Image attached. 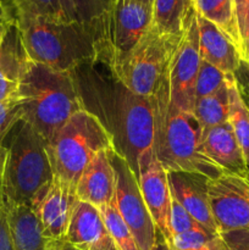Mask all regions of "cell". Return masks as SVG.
<instances>
[{
  "instance_id": "obj_1",
  "label": "cell",
  "mask_w": 249,
  "mask_h": 250,
  "mask_svg": "<svg viewBox=\"0 0 249 250\" xmlns=\"http://www.w3.org/2000/svg\"><path fill=\"white\" fill-rule=\"evenodd\" d=\"M106 66V65H105ZM85 77L75 75L81 95H88L99 117L114 141V151L124 158L134 173L138 159L153 149L154 115L151 99L127 89L107 68L106 78L93 70ZM137 176V175H136Z\"/></svg>"
},
{
  "instance_id": "obj_2",
  "label": "cell",
  "mask_w": 249,
  "mask_h": 250,
  "mask_svg": "<svg viewBox=\"0 0 249 250\" xmlns=\"http://www.w3.org/2000/svg\"><path fill=\"white\" fill-rule=\"evenodd\" d=\"M154 115L153 150L166 172H192L212 180L224 175L200 148L203 128L190 112L170 102L167 77L150 97Z\"/></svg>"
},
{
  "instance_id": "obj_3",
  "label": "cell",
  "mask_w": 249,
  "mask_h": 250,
  "mask_svg": "<svg viewBox=\"0 0 249 250\" xmlns=\"http://www.w3.org/2000/svg\"><path fill=\"white\" fill-rule=\"evenodd\" d=\"M15 17L29 61L62 72H75L98 61L97 28L93 24L27 15Z\"/></svg>"
},
{
  "instance_id": "obj_4",
  "label": "cell",
  "mask_w": 249,
  "mask_h": 250,
  "mask_svg": "<svg viewBox=\"0 0 249 250\" xmlns=\"http://www.w3.org/2000/svg\"><path fill=\"white\" fill-rule=\"evenodd\" d=\"M17 99L22 120L46 143L73 114L84 109L73 72L56 71L29 60L20 81Z\"/></svg>"
},
{
  "instance_id": "obj_5",
  "label": "cell",
  "mask_w": 249,
  "mask_h": 250,
  "mask_svg": "<svg viewBox=\"0 0 249 250\" xmlns=\"http://www.w3.org/2000/svg\"><path fill=\"white\" fill-rule=\"evenodd\" d=\"M46 141L23 120H20L5 139L2 188L7 199L32 210L48 193L54 172Z\"/></svg>"
},
{
  "instance_id": "obj_6",
  "label": "cell",
  "mask_w": 249,
  "mask_h": 250,
  "mask_svg": "<svg viewBox=\"0 0 249 250\" xmlns=\"http://www.w3.org/2000/svg\"><path fill=\"white\" fill-rule=\"evenodd\" d=\"M110 149L114 150L111 134L87 109L73 114L46 144L54 178L75 188L93 158Z\"/></svg>"
},
{
  "instance_id": "obj_7",
  "label": "cell",
  "mask_w": 249,
  "mask_h": 250,
  "mask_svg": "<svg viewBox=\"0 0 249 250\" xmlns=\"http://www.w3.org/2000/svg\"><path fill=\"white\" fill-rule=\"evenodd\" d=\"M182 36L163 34L151 24L132 50L106 66L127 89L150 98L167 77Z\"/></svg>"
},
{
  "instance_id": "obj_8",
  "label": "cell",
  "mask_w": 249,
  "mask_h": 250,
  "mask_svg": "<svg viewBox=\"0 0 249 250\" xmlns=\"http://www.w3.org/2000/svg\"><path fill=\"white\" fill-rule=\"evenodd\" d=\"M153 22L151 6L138 0H110L97 22L98 61L111 65L136 46Z\"/></svg>"
},
{
  "instance_id": "obj_9",
  "label": "cell",
  "mask_w": 249,
  "mask_h": 250,
  "mask_svg": "<svg viewBox=\"0 0 249 250\" xmlns=\"http://www.w3.org/2000/svg\"><path fill=\"white\" fill-rule=\"evenodd\" d=\"M109 158L115 172L114 205L131 229L139 249L150 250L155 243L156 226L144 203L136 173L112 149L109 150Z\"/></svg>"
},
{
  "instance_id": "obj_10",
  "label": "cell",
  "mask_w": 249,
  "mask_h": 250,
  "mask_svg": "<svg viewBox=\"0 0 249 250\" xmlns=\"http://www.w3.org/2000/svg\"><path fill=\"white\" fill-rule=\"evenodd\" d=\"M208 198L219 234L249 229V178L224 173L209 180Z\"/></svg>"
},
{
  "instance_id": "obj_11",
  "label": "cell",
  "mask_w": 249,
  "mask_h": 250,
  "mask_svg": "<svg viewBox=\"0 0 249 250\" xmlns=\"http://www.w3.org/2000/svg\"><path fill=\"white\" fill-rule=\"evenodd\" d=\"M197 14L183 32L167 73L170 102L177 109L193 114L195 105V81L200 65Z\"/></svg>"
},
{
  "instance_id": "obj_12",
  "label": "cell",
  "mask_w": 249,
  "mask_h": 250,
  "mask_svg": "<svg viewBox=\"0 0 249 250\" xmlns=\"http://www.w3.org/2000/svg\"><path fill=\"white\" fill-rule=\"evenodd\" d=\"M136 175L151 219L156 229L168 242L171 239L170 216L172 197L167 172L159 163L153 149L139 156Z\"/></svg>"
},
{
  "instance_id": "obj_13",
  "label": "cell",
  "mask_w": 249,
  "mask_h": 250,
  "mask_svg": "<svg viewBox=\"0 0 249 250\" xmlns=\"http://www.w3.org/2000/svg\"><path fill=\"white\" fill-rule=\"evenodd\" d=\"M77 203L76 188L54 178L48 193L33 209L48 238L63 242Z\"/></svg>"
},
{
  "instance_id": "obj_14",
  "label": "cell",
  "mask_w": 249,
  "mask_h": 250,
  "mask_svg": "<svg viewBox=\"0 0 249 250\" xmlns=\"http://www.w3.org/2000/svg\"><path fill=\"white\" fill-rule=\"evenodd\" d=\"M172 197L204 229L220 236L208 198L209 178L192 172H167Z\"/></svg>"
},
{
  "instance_id": "obj_15",
  "label": "cell",
  "mask_w": 249,
  "mask_h": 250,
  "mask_svg": "<svg viewBox=\"0 0 249 250\" xmlns=\"http://www.w3.org/2000/svg\"><path fill=\"white\" fill-rule=\"evenodd\" d=\"M63 242L76 250H119L99 210L81 200L76 205Z\"/></svg>"
},
{
  "instance_id": "obj_16",
  "label": "cell",
  "mask_w": 249,
  "mask_h": 250,
  "mask_svg": "<svg viewBox=\"0 0 249 250\" xmlns=\"http://www.w3.org/2000/svg\"><path fill=\"white\" fill-rule=\"evenodd\" d=\"M200 148L222 173L249 178V168L228 121L203 129Z\"/></svg>"
},
{
  "instance_id": "obj_17",
  "label": "cell",
  "mask_w": 249,
  "mask_h": 250,
  "mask_svg": "<svg viewBox=\"0 0 249 250\" xmlns=\"http://www.w3.org/2000/svg\"><path fill=\"white\" fill-rule=\"evenodd\" d=\"M77 198L100 209L114 204L115 172L109 158V150H102L83 170L77 186Z\"/></svg>"
},
{
  "instance_id": "obj_18",
  "label": "cell",
  "mask_w": 249,
  "mask_h": 250,
  "mask_svg": "<svg viewBox=\"0 0 249 250\" xmlns=\"http://www.w3.org/2000/svg\"><path fill=\"white\" fill-rule=\"evenodd\" d=\"M197 26L200 59L226 75H234L241 66L242 58L233 42L215 24L198 14Z\"/></svg>"
},
{
  "instance_id": "obj_19",
  "label": "cell",
  "mask_w": 249,
  "mask_h": 250,
  "mask_svg": "<svg viewBox=\"0 0 249 250\" xmlns=\"http://www.w3.org/2000/svg\"><path fill=\"white\" fill-rule=\"evenodd\" d=\"M27 61L28 58L15 21L0 37V100L17 99Z\"/></svg>"
},
{
  "instance_id": "obj_20",
  "label": "cell",
  "mask_w": 249,
  "mask_h": 250,
  "mask_svg": "<svg viewBox=\"0 0 249 250\" xmlns=\"http://www.w3.org/2000/svg\"><path fill=\"white\" fill-rule=\"evenodd\" d=\"M9 203V221L14 250H61L62 242L51 241L44 234L33 210L23 204Z\"/></svg>"
},
{
  "instance_id": "obj_21",
  "label": "cell",
  "mask_w": 249,
  "mask_h": 250,
  "mask_svg": "<svg viewBox=\"0 0 249 250\" xmlns=\"http://www.w3.org/2000/svg\"><path fill=\"white\" fill-rule=\"evenodd\" d=\"M151 11L156 31L176 37L182 36L197 14L193 0H153Z\"/></svg>"
},
{
  "instance_id": "obj_22",
  "label": "cell",
  "mask_w": 249,
  "mask_h": 250,
  "mask_svg": "<svg viewBox=\"0 0 249 250\" xmlns=\"http://www.w3.org/2000/svg\"><path fill=\"white\" fill-rule=\"evenodd\" d=\"M194 7L198 15L215 24L233 42L242 58V42L237 26L233 0H194Z\"/></svg>"
},
{
  "instance_id": "obj_23",
  "label": "cell",
  "mask_w": 249,
  "mask_h": 250,
  "mask_svg": "<svg viewBox=\"0 0 249 250\" xmlns=\"http://www.w3.org/2000/svg\"><path fill=\"white\" fill-rule=\"evenodd\" d=\"M229 112L228 122L239 144L244 160L249 168V106L242 97L239 84L234 75L227 77Z\"/></svg>"
},
{
  "instance_id": "obj_24",
  "label": "cell",
  "mask_w": 249,
  "mask_h": 250,
  "mask_svg": "<svg viewBox=\"0 0 249 250\" xmlns=\"http://www.w3.org/2000/svg\"><path fill=\"white\" fill-rule=\"evenodd\" d=\"M228 77V76H227ZM229 99L226 83L212 94L195 100L193 115L203 129L215 127L228 121Z\"/></svg>"
},
{
  "instance_id": "obj_25",
  "label": "cell",
  "mask_w": 249,
  "mask_h": 250,
  "mask_svg": "<svg viewBox=\"0 0 249 250\" xmlns=\"http://www.w3.org/2000/svg\"><path fill=\"white\" fill-rule=\"evenodd\" d=\"M102 214L104 224L109 231L110 237L114 241L115 246L119 250H141L131 229L127 226L124 220L117 211L116 207L114 204L106 205L100 209H98Z\"/></svg>"
},
{
  "instance_id": "obj_26",
  "label": "cell",
  "mask_w": 249,
  "mask_h": 250,
  "mask_svg": "<svg viewBox=\"0 0 249 250\" xmlns=\"http://www.w3.org/2000/svg\"><path fill=\"white\" fill-rule=\"evenodd\" d=\"M16 15L42 17L51 21H75L70 20L63 10L61 0H10Z\"/></svg>"
},
{
  "instance_id": "obj_27",
  "label": "cell",
  "mask_w": 249,
  "mask_h": 250,
  "mask_svg": "<svg viewBox=\"0 0 249 250\" xmlns=\"http://www.w3.org/2000/svg\"><path fill=\"white\" fill-rule=\"evenodd\" d=\"M226 73L220 71L211 63L200 60L199 71L195 81V100L208 97L219 90L226 83Z\"/></svg>"
},
{
  "instance_id": "obj_28",
  "label": "cell",
  "mask_w": 249,
  "mask_h": 250,
  "mask_svg": "<svg viewBox=\"0 0 249 250\" xmlns=\"http://www.w3.org/2000/svg\"><path fill=\"white\" fill-rule=\"evenodd\" d=\"M215 237L217 236H214L203 227H199L176 234L170 239L168 244L171 250H203Z\"/></svg>"
},
{
  "instance_id": "obj_29",
  "label": "cell",
  "mask_w": 249,
  "mask_h": 250,
  "mask_svg": "<svg viewBox=\"0 0 249 250\" xmlns=\"http://www.w3.org/2000/svg\"><path fill=\"white\" fill-rule=\"evenodd\" d=\"M110 0H72L76 20L95 26L109 6Z\"/></svg>"
},
{
  "instance_id": "obj_30",
  "label": "cell",
  "mask_w": 249,
  "mask_h": 250,
  "mask_svg": "<svg viewBox=\"0 0 249 250\" xmlns=\"http://www.w3.org/2000/svg\"><path fill=\"white\" fill-rule=\"evenodd\" d=\"M20 120H22L20 100H0V146L4 144L6 137Z\"/></svg>"
},
{
  "instance_id": "obj_31",
  "label": "cell",
  "mask_w": 249,
  "mask_h": 250,
  "mask_svg": "<svg viewBox=\"0 0 249 250\" xmlns=\"http://www.w3.org/2000/svg\"><path fill=\"white\" fill-rule=\"evenodd\" d=\"M172 197V194H171ZM200 226L192 216L187 212V210L172 197L171 200V216H170V232L171 238L176 234L190 231V229H199ZM170 242V241H168Z\"/></svg>"
},
{
  "instance_id": "obj_32",
  "label": "cell",
  "mask_w": 249,
  "mask_h": 250,
  "mask_svg": "<svg viewBox=\"0 0 249 250\" xmlns=\"http://www.w3.org/2000/svg\"><path fill=\"white\" fill-rule=\"evenodd\" d=\"M233 7L242 42V60L247 62L249 46V0H233Z\"/></svg>"
},
{
  "instance_id": "obj_33",
  "label": "cell",
  "mask_w": 249,
  "mask_h": 250,
  "mask_svg": "<svg viewBox=\"0 0 249 250\" xmlns=\"http://www.w3.org/2000/svg\"><path fill=\"white\" fill-rule=\"evenodd\" d=\"M0 250H14L9 221V203L2 188V177L0 182Z\"/></svg>"
},
{
  "instance_id": "obj_34",
  "label": "cell",
  "mask_w": 249,
  "mask_h": 250,
  "mask_svg": "<svg viewBox=\"0 0 249 250\" xmlns=\"http://www.w3.org/2000/svg\"><path fill=\"white\" fill-rule=\"evenodd\" d=\"M225 250H249V229L220 234Z\"/></svg>"
},
{
  "instance_id": "obj_35",
  "label": "cell",
  "mask_w": 249,
  "mask_h": 250,
  "mask_svg": "<svg viewBox=\"0 0 249 250\" xmlns=\"http://www.w3.org/2000/svg\"><path fill=\"white\" fill-rule=\"evenodd\" d=\"M150 250H171L170 244L166 241L165 237L163 236L160 231L156 229V236H155V243L151 247Z\"/></svg>"
},
{
  "instance_id": "obj_36",
  "label": "cell",
  "mask_w": 249,
  "mask_h": 250,
  "mask_svg": "<svg viewBox=\"0 0 249 250\" xmlns=\"http://www.w3.org/2000/svg\"><path fill=\"white\" fill-rule=\"evenodd\" d=\"M203 250H225L224 242H222L221 237L217 236L215 238H212Z\"/></svg>"
},
{
  "instance_id": "obj_37",
  "label": "cell",
  "mask_w": 249,
  "mask_h": 250,
  "mask_svg": "<svg viewBox=\"0 0 249 250\" xmlns=\"http://www.w3.org/2000/svg\"><path fill=\"white\" fill-rule=\"evenodd\" d=\"M61 4H62L63 10H65V12H66V15L68 16V19L76 20L75 9H73L72 0H61ZM76 21H77V20H76Z\"/></svg>"
},
{
  "instance_id": "obj_38",
  "label": "cell",
  "mask_w": 249,
  "mask_h": 250,
  "mask_svg": "<svg viewBox=\"0 0 249 250\" xmlns=\"http://www.w3.org/2000/svg\"><path fill=\"white\" fill-rule=\"evenodd\" d=\"M4 163H5V146H0V182H1L2 172H4Z\"/></svg>"
},
{
  "instance_id": "obj_39",
  "label": "cell",
  "mask_w": 249,
  "mask_h": 250,
  "mask_svg": "<svg viewBox=\"0 0 249 250\" xmlns=\"http://www.w3.org/2000/svg\"><path fill=\"white\" fill-rule=\"evenodd\" d=\"M61 250H76V249L72 248V247H70L68 244H66L65 242H62V243H61Z\"/></svg>"
},
{
  "instance_id": "obj_40",
  "label": "cell",
  "mask_w": 249,
  "mask_h": 250,
  "mask_svg": "<svg viewBox=\"0 0 249 250\" xmlns=\"http://www.w3.org/2000/svg\"><path fill=\"white\" fill-rule=\"evenodd\" d=\"M138 1L144 2V4L149 5V6H151V5H153V0H138Z\"/></svg>"
},
{
  "instance_id": "obj_41",
  "label": "cell",
  "mask_w": 249,
  "mask_h": 250,
  "mask_svg": "<svg viewBox=\"0 0 249 250\" xmlns=\"http://www.w3.org/2000/svg\"><path fill=\"white\" fill-rule=\"evenodd\" d=\"M247 63H249V46H248V55H247Z\"/></svg>"
},
{
  "instance_id": "obj_42",
  "label": "cell",
  "mask_w": 249,
  "mask_h": 250,
  "mask_svg": "<svg viewBox=\"0 0 249 250\" xmlns=\"http://www.w3.org/2000/svg\"><path fill=\"white\" fill-rule=\"evenodd\" d=\"M193 2H194V0H193Z\"/></svg>"
}]
</instances>
